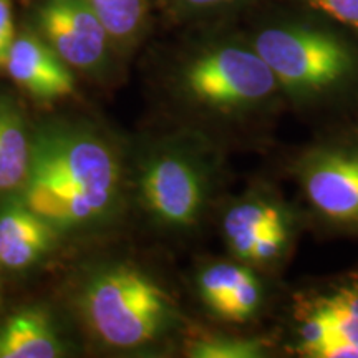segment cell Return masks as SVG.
<instances>
[{"label":"cell","mask_w":358,"mask_h":358,"mask_svg":"<svg viewBox=\"0 0 358 358\" xmlns=\"http://www.w3.org/2000/svg\"><path fill=\"white\" fill-rule=\"evenodd\" d=\"M174 98L216 128L226 145L266 151L289 113L279 83L250 42H221L179 66Z\"/></svg>","instance_id":"obj_1"},{"label":"cell","mask_w":358,"mask_h":358,"mask_svg":"<svg viewBox=\"0 0 358 358\" xmlns=\"http://www.w3.org/2000/svg\"><path fill=\"white\" fill-rule=\"evenodd\" d=\"M279 83L289 113L317 129L358 123V50L301 20L261 27L249 38Z\"/></svg>","instance_id":"obj_2"},{"label":"cell","mask_w":358,"mask_h":358,"mask_svg":"<svg viewBox=\"0 0 358 358\" xmlns=\"http://www.w3.org/2000/svg\"><path fill=\"white\" fill-rule=\"evenodd\" d=\"M123 189V164L113 145L75 127H52L30 143L24 203L57 227L108 216Z\"/></svg>","instance_id":"obj_3"},{"label":"cell","mask_w":358,"mask_h":358,"mask_svg":"<svg viewBox=\"0 0 358 358\" xmlns=\"http://www.w3.org/2000/svg\"><path fill=\"white\" fill-rule=\"evenodd\" d=\"M224 150L189 131L164 138L140 161L136 192L146 217L169 234L198 231L217 203Z\"/></svg>","instance_id":"obj_4"},{"label":"cell","mask_w":358,"mask_h":358,"mask_svg":"<svg viewBox=\"0 0 358 358\" xmlns=\"http://www.w3.org/2000/svg\"><path fill=\"white\" fill-rule=\"evenodd\" d=\"M268 330L279 357L358 358V266L282 289Z\"/></svg>","instance_id":"obj_5"},{"label":"cell","mask_w":358,"mask_h":358,"mask_svg":"<svg viewBox=\"0 0 358 358\" xmlns=\"http://www.w3.org/2000/svg\"><path fill=\"white\" fill-rule=\"evenodd\" d=\"M284 171L297 187L308 229L358 239V123L317 129L287 153Z\"/></svg>","instance_id":"obj_6"},{"label":"cell","mask_w":358,"mask_h":358,"mask_svg":"<svg viewBox=\"0 0 358 358\" xmlns=\"http://www.w3.org/2000/svg\"><path fill=\"white\" fill-rule=\"evenodd\" d=\"M308 224L301 204L271 178L256 176L219 206V232L227 256L280 279Z\"/></svg>","instance_id":"obj_7"},{"label":"cell","mask_w":358,"mask_h":358,"mask_svg":"<svg viewBox=\"0 0 358 358\" xmlns=\"http://www.w3.org/2000/svg\"><path fill=\"white\" fill-rule=\"evenodd\" d=\"M83 308L98 337L123 350L159 343L179 324L173 294L150 272L133 266L98 275L85 292Z\"/></svg>","instance_id":"obj_8"},{"label":"cell","mask_w":358,"mask_h":358,"mask_svg":"<svg viewBox=\"0 0 358 358\" xmlns=\"http://www.w3.org/2000/svg\"><path fill=\"white\" fill-rule=\"evenodd\" d=\"M42 38L69 66L96 69L110 35L87 0H45L38 10Z\"/></svg>","instance_id":"obj_9"},{"label":"cell","mask_w":358,"mask_h":358,"mask_svg":"<svg viewBox=\"0 0 358 358\" xmlns=\"http://www.w3.org/2000/svg\"><path fill=\"white\" fill-rule=\"evenodd\" d=\"M6 70L13 82L37 100H57L73 93L75 82L69 65L43 38L32 34L15 37Z\"/></svg>","instance_id":"obj_10"},{"label":"cell","mask_w":358,"mask_h":358,"mask_svg":"<svg viewBox=\"0 0 358 358\" xmlns=\"http://www.w3.org/2000/svg\"><path fill=\"white\" fill-rule=\"evenodd\" d=\"M53 227L24 201L8 204L0 211V264L8 268L32 266L52 248Z\"/></svg>","instance_id":"obj_11"},{"label":"cell","mask_w":358,"mask_h":358,"mask_svg":"<svg viewBox=\"0 0 358 358\" xmlns=\"http://www.w3.org/2000/svg\"><path fill=\"white\" fill-rule=\"evenodd\" d=\"M64 355L52 322L40 310H24L0 327V358H55Z\"/></svg>","instance_id":"obj_12"},{"label":"cell","mask_w":358,"mask_h":358,"mask_svg":"<svg viewBox=\"0 0 358 358\" xmlns=\"http://www.w3.org/2000/svg\"><path fill=\"white\" fill-rule=\"evenodd\" d=\"M191 358H277L275 342L268 329L209 332L194 335L185 345Z\"/></svg>","instance_id":"obj_13"},{"label":"cell","mask_w":358,"mask_h":358,"mask_svg":"<svg viewBox=\"0 0 358 358\" xmlns=\"http://www.w3.org/2000/svg\"><path fill=\"white\" fill-rule=\"evenodd\" d=\"M30 140L19 111L0 101V194L22 189L30 163Z\"/></svg>","instance_id":"obj_14"},{"label":"cell","mask_w":358,"mask_h":358,"mask_svg":"<svg viewBox=\"0 0 358 358\" xmlns=\"http://www.w3.org/2000/svg\"><path fill=\"white\" fill-rule=\"evenodd\" d=\"M111 38L128 40L140 32L145 0H87Z\"/></svg>","instance_id":"obj_15"},{"label":"cell","mask_w":358,"mask_h":358,"mask_svg":"<svg viewBox=\"0 0 358 358\" xmlns=\"http://www.w3.org/2000/svg\"><path fill=\"white\" fill-rule=\"evenodd\" d=\"M322 15L358 35V0H306Z\"/></svg>","instance_id":"obj_16"},{"label":"cell","mask_w":358,"mask_h":358,"mask_svg":"<svg viewBox=\"0 0 358 358\" xmlns=\"http://www.w3.org/2000/svg\"><path fill=\"white\" fill-rule=\"evenodd\" d=\"M15 40L12 0H0V69L6 66L8 52Z\"/></svg>","instance_id":"obj_17"},{"label":"cell","mask_w":358,"mask_h":358,"mask_svg":"<svg viewBox=\"0 0 358 358\" xmlns=\"http://www.w3.org/2000/svg\"><path fill=\"white\" fill-rule=\"evenodd\" d=\"M182 6H186L187 8H214V7H221L226 6V3L232 2V0H181Z\"/></svg>","instance_id":"obj_18"}]
</instances>
